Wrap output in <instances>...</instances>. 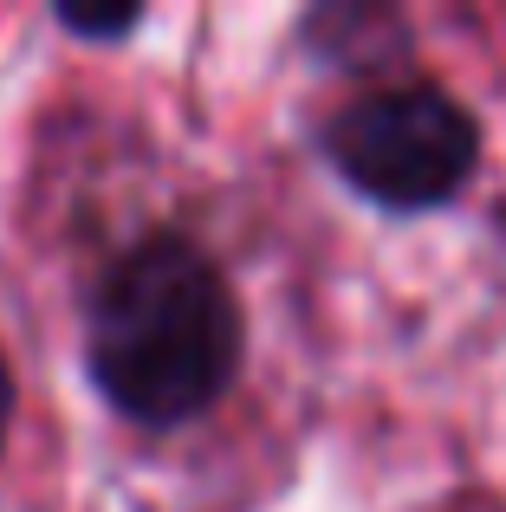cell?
Masks as SVG:
<instances>
[{"label": "cell", "mask_w": 506, "mask_h": 512, "mask_svg": "<svg viewBox=\"0 0 506 512\" xmlns=\"http://www.w3.org/2000/svg\"><path fill=\"white\" fill-rule=\"evenodd\" d=\"M318 150L370 208L429 214L474 182L481 124L442 85H383L338 104V117L318 130Z\"/></svg>", "instance_id": "2"}, {"label": "cell", "mask_w": 506, "mask_h": 512, "mask_svg": "<svg viewBox=\"0 0 506 512\" xmlns=\"http://www.w3.org/2000/svg\"><path fill=\"white\" fill-rule=\"evenodd\" d=\"M13 409H20V383H13V363L0 357V454H7V435H13Z\"/></svg>", "instance_id": "4"}, {"label": "cell", "mask_w": 506, "mask_h": 512, "mask_svg": "<svg viewBox=\"0 0 506 512\" xmlns=\"http://www.w3.org/2000/svg\"><path fill=\"white\" fill-rule=\"evenodd\" d=\"M247 312L215 253L176 227L130 240L85 305V376L130 428L202 422L234 389Z\"/></svg>", "instance_id": "1"}, {"label": "cell", "mask_w": 506, "mask_h": 512, "mask_svg": "<svg viewBox=\"0 0 506 512\" xmlns=\"http://www.w3.org/2000/svg\"><path fill=\"white\" fill-rule=\"evenodd\" d=\"M59 26L72 39H91V46H111V39H130L143 26V7H59Z\"/></svg>", "instance_id": "3"}]
</instances>
